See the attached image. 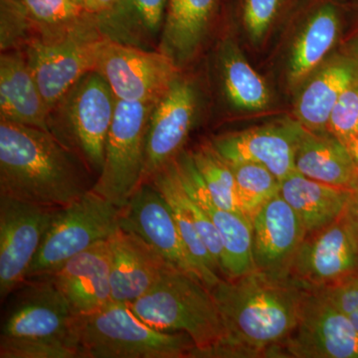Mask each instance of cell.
<instances>
[{
  "mask_svg": "<svg viewBox=\"0 0 358 358\" xmlns=\"http://www.w3.org/2000/svg\"><path fill=\"white\" fill-rule=\"evenodd\" d=\"M221 74L224 91L234 107L247 110L268 107L270 92L267 84L233 44L224 45Z\"/></svg>",
  "mask_w": 358,
  "mask_h": 358,
  "instance_id": "29",
  "label": "cell"
},
{
  "mask_svg": "<svg viewBox=\"0 0 358 358\" xmlns=\"http://www.w3.org/2000/svg\"><path fill=\"white\" fill-rule=\"evenodd\" d=\"M72 1L76 3L78 6L82 7L85 10L88 11L92 0H72Z\"/></svg>",
  "mask_w": 358,
  "mask_h": 358,
  "instance_id": "41",
  "label": "cell"
},
{
  "mask_svg": "<svg viewBox=\"0 0 358 358\" xmlns=\"http://www.w3.org/2000/svg\"><path fill=\"white\" fill-rule=\"evenodd\" d=\"M91 174L49 131L0 120V195L61 208L93 188Z\"/></svg>",
  "mask_w": 358,
  "mask_h": 358,
  "instance_id": "2",
  "label": "cell"
},
{
  "mask_svg": "<svg viewBox=\"0 0 358 358\" xmlns=\"http://www.w3.org/2000/svg\"><path fill=\"white\" fill-rule=\"evenodd\" d=\"M36 29L20 0H0V50L24 49Z\"/></svg>",
  "mask_w": 358,
  "mask_h": 358,
  "instance_id": "33",
  "label": "cell"
},
{
  "mask_svg": "<svg viewBox=\"0 0 358 358\" xmlns=\"http://www.w3.org/2000/svg\"><path fill=\"white\" fill-rule=\"evenodd\" d=\"M306 131L296 150V171L313 180L352 189L358 166L348 148L329 131Z\"/></svg>",
  "mask_w": 358,
  "mask_h": 358,
  "instance_id": "23",
  "label": "cell"
},
{
  "mask_svg": "<svg viewBox=\"0 0 358 358\" xmlns=\"http://www.w3.org/2000/svg\"><path fill=\"white\" fill-rule=\"evenodd\" d=\"M129 307L155 329L187 334L196 346L192 357L205 358L227 338L211 289L171 264L154 286Z\"/></svg>",
  "mask_w": 358,
  "mask_h": 358,
  "instance_id": "3",
  "label": "cell"
},
{
  "mask_svg": "<svg viewBox=\"0 0 358 358\" xmlns=\"http://www.w3.org/2000/svg\"><path fill=\"white\" fill-rule=\"evenodd\" d=\"M236 181L239 210L250 221L264 205L281 192V180L267 167L255 162H229Z\"/></svg>",
  "mask_w": 358,
  "mask_h": 358,
  "instance_id": "30",
  "label": "cell"
},
{
  "mask_svg": "<svg viewBox=\"0 0 358 358\" xmlns=\"http://www.w3.org/2000/svg\"><path fill=\"white\" fill-rule=\"evenodd\" d=\"M327 131L343 145L358 131V76L341 94L327 122Z\"/></svg>",
  "mask_w": 358,
  "mask_h": 358,
  "instance_id": "34",
  "label": "cell"
},
{
  "mask_svg": "<svg viewBox=\"0 0 358 358\" xmlns=\"http://www.w3.org/2000/svg\"><path fill=\"white\" fill-rule=\"evenodd\" d=\"M117 98L105 78L94 70L85 74L49 113L50 133L79 155L98 178Z\"/></svg>",
  "mask_w": 358,
  "mask_h": 358,
  "instance_id": "5",
  "label": "cell"
},
{
  "mask_svg": "<svg viewBox=\"0 0 358 358\" xmlns=\"http://www.w3.org/2000/svg\"><path fill=\"white\" fill-rule=\"evenodd\" d=\"M280 194L298 214L307 235L341 217L350 199V189L313 180L296 171L282 179Z\"/></svg>",
  "mask_w": 358,
  "mask_h": 358,
  "instance_id": "24",
  "label": "cell"
},
{
  "mask_svg": "<svg viewBox=\"0 0 358 358\" xmlns=\"http://www.w3.org/2000/svg\"><path fill=\"white\" fill-rule=\"evenodd\" d=\"M112 301L131 306L171 265L138 234L117 227L108 239Z\"/></svg>",
  "mask_w": 358,
  "mask_h": 358,
  "instance_id": "19",
  "label": "cell"
},
{
  "mask_svg": "<svg viewBox=\"0 0 358 358\" xmlns=\"http://www.w3.org/2000/svg\"><path fill=\"white\" fill-rule=\"evenodd\" d=\"M190 155L216 204L227 210L240 212L236 181L229 162L218 154L211 143L199 145Z\"/></svg>",
  "mask_w": 358,
  "mask_h": 358,
  "instance_id": "31",
  "label": "cell"
},
{
  "mask_svg": "<svg viewBox=\"0 0 358 358\" xmlns=\"http://www.w3.org/2000/svg\"><path fill=\"white\" fill-rule=\"evenodd\" d=\"M167 0H117L108 13L96 16L108 39L148 49L162 34Z\"/></svg>",
  "mask_w": 358,
  "mask_h": 358,
  "instance_id": "25",
  "label": "cell"
},
{
  "mask_svg": "<svg viewBox=\"0 0 358 358\" xmlns=\"http://www.w3.org/2000/svg\"><path fill=\"white\" fill-rule=\"evenodd\" d=\"M285 357L358 358V333L322 289H306L298 322L282 345Z\"/></svg>",
  "mask_w": 358,
  "mask_h": 358,
  "instance_id": "11",
  "label": "cell"
},
{
  "mask_svg": "<svg viewBox=\"0 0 358 358\" xmlns=\"http://www.w3.org/2000/svg\"><path fill=\"white\" fill-rule=\"evenodd\" d=\"M20 1L35 26L37 37H52L62 34L81 22L89 13L72 0Z\"/></svg>",
  "mask_w": 358,
  "mask_h": 358,
  "instance_id": "32",
  "label": "cell"
},
{
  "mask_svg": "<svg viewBox=\"0 0 358 358\" xmlns=\"http://www.w3.org/2000/svg\"><path fill=\"white\" fill-rule=\"evenodd\" d=\"M120 213V207L92 189L56 209L28 279L49 277L73 257L109 239L119 227Z\"/></svg>",
  "mask_w": 358,
  "mask_h": 358,
  "instance_id": "7",
  "label": "cell"
},
{
  "mask_svg": "<svg viewBox=\"0 0 358 358\" xmlns=\"http://www.w3.org/2000/svg\"><path fill=\"white\" fill-rule=\"evenodd\" d=\"M324 289L327 298L345 315H352L358 308V274L346 278Z\"/></svg>",
  "mask_w": 358,
  "mask_h": 358,
  "instance_id": "37",
  "label": "cell"
},
{
  "mask_svg": "<svg viewBox=\"0 0 358 358\" xmlns=\"http://www.w3.org/2000/svg\"><path fill=\"white\" fill-rule=\"evenodd\" d=\"M10 296L0 338L61 343L79 352L77 317L50 277L28 279Z\"/></svg>",
  "mask_w": 358,
  "mask_h": 358,
  "instance_id": "9",
  "label": "cell"
},
{
  "mask_svg": "<svg viewBox=\"0 0 358 358\" xmlns=\"http://www.w3.org/2000/svg\"><path fill=\"white\" fill-rule=\"evenodd\" d=\"M57 208L0 195V298L28 280V273Z\"/></svg>",
  "mask_w": 358,
  "mask_h": 358,
  "instance_id": "13",
  "label": "cell"
},
{
  "mask_svg": "<svg viewBox=\"0 0 358 358\" xmlns=\"http://www.w3.org/2000/svg\"><path fill=\"white\" fill-rule=\"evenodd\" d=\"M346 211L358 226V178L355 185L350 189V199Z\"/></svg>",
  "mask_w": 358,
  "mask_h": 358,
  "instance_id": "39",
  "label": "cell"
},
{
  "mask_svg": "<svg viewBox=\"0 0 358 358\" xmlns=\"http://www.w3.org/2000/svg\"><path fill=\"white\" fill-rule=\"evenodd\" d=\"M75 331L80 358H190L196 348L187 334L155 329L114 301L77 317Z\"/></svg>",
  "mask_w": 358,
  "mask_h": 358,
  "instance_id": "4",
  "label": "cell"
},
{
  "mask_svg": "<svg viewBox=\"0 0 358 358\" xmlns=\"http://www.w3.org/2000/svg\"><path fill=\"white\" fill-rule=\"evenodd\" d=\"M339 32L336 7L324 3L317 7L296 40L289 61V83L296 85L307 78L333 48Z\"/></svg>",
  "mask_w": 358,
  "mask_h": 358,
  "instance_id": "28",
  "label": "cell"
},
{
  "mask_svg": "<svg viewBox=\"0 0 358 358\" xmlns=\"http://www.w3.org/2000/svg\"><path fill=\"white\" fill-rule=\"evenodd\" d=\"M284 0H244L245 29L254 42L263 39L280 13Z\"/></svg>",
  "mask_w": 358,
  "mask_h": 358,
  "instance_id": "36",
  "label": "cell"
},
{
  "mask_svg": "<svg viewBox=\"0 0 358 358\" xmlns=\"http://www.w3.org/2000/svg\"><path fill=\"white\" fill-rule=\"evenodd\" d=\"M251 223L255 270L289 275L294 257L307 236L298 214L279 194L257 212Z\"/></svg>",
  "mask_w": 358,
  "mask_h": 358,
  "instance_id": "18",
  "label": "cell"
},
{
  "mask_svg": "<svg viewBox=\"0 0 358 358\" xmlns=\"http://www.w3.org/2000/svg\"><path fill=\"white\" fill-rule=\"evenodd\" d=\"M108 41L94 14L52 37H36L23 50L49 110L87 73L96 70Z\"/></svg>",
  "mask_w": 358,
  "mask_h": 358,
  "instance_id": "6",
  "label": "cell"
},
{
  "mask_svg": "<svg viewBox=\"0 0 358 358\" xmlns=\"http://www.w3.org/2000/svg\"><path fill=\"white\" fill-rule=\"evenodd\" d=\"M150 183L162 193L171 207L181 237L195 262L204 273L208 288L211 289L220 282L221 278L218 275L220 270L213 257L209 253L203 240L200 237L193 221L192 213L186 203V190L174 160L159 171Z\"/></svg>",
  "mask_w": 358,
  "mask_h": 358,
  "instance_id": "27",
  "label": "cell"
},
{
  "mask_svg": "<svg viewBox=\"0 0 358 358\" xmlns=\"http://www.w3.org/2000/svg\"><path fill=\"white\" fill-rule=\"evenodd\" d=\"M0 358H80L72 346L45 341L0 338Z\"/></svg>",
  "mask_w": 358,
  "mask_h": 358,
  "instance_id": "35",
  "label": "cell"
},
{
  "mask_svg": "<svg viewBox=\"0 0 358 358\" xmlns=\"http://www.w3.org/2000/svg\"><path fill=\"white\" fill-rule=\"evenodd\" d=\"M348 317H350V322H352L353 327H355V329H357L358 333V308L355 312H353L352 315H348Z\"/></svg>",
  "mask_w": 358,
  "mask_h": 358,
  "instance_id": "42",
  "label": "cell"
},
{
  "mask_svg": "<svg viewBox=\"0 0 358 358\" xmlns=\"http://www.w3.org/2000/svg\"><path fill=\"white\" fill-rule=\"evenodd\" d=\"M305 288L289 275L262 271L221 279L211 289L227 331L207 357H285L282 345L294 331Z\"/></svg>",
  "mask_w": 358,
  "mask_h": 358,
  "instance_id": "1",
  "label": "cell"
},
{
  "mask_svg": "<svg viewBox=\"0 0 358 358\" xmlns=\"http://www.w3.org/2000/svg\"><path fill=\"white\" fill-rule=\"evenodd\" d=\"M96 71L105 78L117 100L157 103L179 76L180 68L164 52L108 39Z\"/></svg>",
  "mask_w": 358,
  "mask_h": 358,
  "instance_id": "10",
  "label": "cell"
},
{
  "mask_svg": "<svg viewBox=\"0 0 358 358\" xmlns=\"http://www.w3.org/2000/svg\"><path fill=\"white\" fill-rule=\"evenodd\" d=\"M358 274V226L348 211L303 239L289 275L305 289L333 286Z\"/></svg>",
  "mask_w": 358,
  "mask_h": 358,
  "instance_id": "12",
  "label": "cell"
},
{
  "mask_svg": "<svg viewBox=\"0 0 358 358\" xmlns=\"http://www.w3.org/2000/svg\"><path fill=\"white\" fill-rule=\"evenodd\" d=\"M155 105L117 100L103 169L92 190L120 208L141 185L148 122Z\"/></svg>",
  "mask_w": 358,
  "mask_h": 358,
  "instance_id": "8",
  "label": "cell"
},
{
  "mask_svg": "<svg viewBox=\"0 0 358 358\" xmlns=\"http://www.w3.org/2000/svg\"><path fill=\"white\" fill-rule=\"evenodd\" d=\"M306 131L298 121L273 122L223 134L212 140L211 145L228 162L262 164L282 181L296 171V150Z\"/></svg>",
  "mask_w": 358,
  "mask_h": 358,
  "instance_id": "16",
  "label": "cell"
},
{
  "mask_svg": "<svg viewBox=\"0 0 358 358\" xmlns=\"http://www.w3.org/2000/svg\"><path fill=\"white\" fill-rule=\"evenodd\" d=\"M186 192L196 200L215 226L223 246L222 273L226 279L255 270L252 254V223L244 214L216 204L194 166L190 152H180L174 159Z\"/></svg>",
  "mask_w": 358,
  "mask_h": 358,
  "instance_id": "17",
  "label": "cell"
},
{
  "mask_svg": "<svg viewBox=\"0 0 358 358\" xmlns=\"http://www.w3.org/2000/svg\"><path fill=\"white\" fill-rule=\"evenodd\" d=\"M48 106L23 49L0 56V120L49 131Z\"/></svg>",
  "mask_w": 358,
  "mask_h": 358,
  "instance_id": "21",
  "label": "cell"
},
{
  "mask_svg": "<svg viewBox=\"0 0 358 358\" xmlns=\"http://www.w3.org/2000/svg\"><path fill=\"white\" fill-rule=\"evenodd\" d=\"M76 317L90 315L112 301L108 240L73 257L51 275Z\"/></svg>",
  "mask_w": 358,
  "mask_h": 358,
  "instance_id": "20",
  "label": "cell"
},
{
  "mask_svg": "<svg viewBox=\"0 0 358 358\" xmlns=\"http://www.w3.org/2000/svg\"><path fill=\"white\" fill-rule=\"evenodd\" d=\"M358 76V64L336 60L327 65L303 89L296 102V120L310 131H327V122L343 91Z\"/></svg>",
  "mask_w": 358,
  "mask_h": 358,
  "instance_id": "26",
  "label": "cell"
},
{
  "mask_svg": "<svg viewBox=\"0 0 358 358\" xmlns=\"http://www.w3.org/2000/svg\"><path fill=\"white\" fill-rule=\"evenodd\" d=\"M119 226L133 231L167 262L208 287L204 273L181 237L171 207L152 183L138 186L129 197L121 208Z\"/></svg>",
  "mask_w": 358,
  "mask_h": 358,
  "instance_id": "14",
  "label": "cell"
},
{
  "mask_svg": "<svg viewBox=\"0 0 358 358\" xmlns=\"http://www.w3.org/2000/svg\"><path fill=\"white\" fill-rule=\"evenodd\" d=\"M345 147L348 148V152H350L355 164L358 166V131L345 143Z\"/></svg>",
  "mask_w": 358,
  "mask_h": 358,
  "instance_id": "40",
  "label": "cell"
},
{
  "mask_svg": "<svg viewBox=\"0 0 358 358\" xmlns=\"http://www.w3.org/2000/svg\"><path fill=\"white\" fill-rule=\"evenodd\" d=\"M220 0H167L159 50L179 68L199 50Z\"/></svg>",
  "mask_w": 358,
  "mask_h": 358,
  "instance_id": "22",
  "label": "cell"
},
{
  "mask_svg": "<svg viewBox=\"0 0 358 358\" xmlns=\"http://www.w3.org/2000/svg\"><path fill=\"white\" fill-rule=\"evenodd\" d=\"M197 98L194 86L178 76L155 103L148 122L141 185L150 183L180 154L196 117Z\"/></svg>",
  "mask_w": 358,
  "mask_h": 358,
  "instance_id": "15",
  "label": "cell"
},
{
  "mask_svg": "<svg viewBox=\"0 0 358 358\" xmlns=\"http://www.w3.org/2000/svg\"><path fill=\"white\" fill-rule=\"evenodd\" d=\"M117 1V0H92L88 13L95 14V15H101V14L110 10Z\"/></svg>",
  "mask_w": 358,
  "mask_h": 358,
  "instance_id": "38",
  "label": "cell"
}]
</instances>
